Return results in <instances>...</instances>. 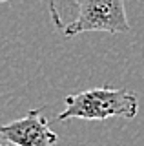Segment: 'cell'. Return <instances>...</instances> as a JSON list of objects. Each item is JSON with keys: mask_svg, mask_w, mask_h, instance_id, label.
<instances>
[{"mask_svg": "<svg viewBox=\"0 0 144 146\" xmlns=\"http://www.w3.org/2000/svg\"><path fill=\"white\" fill-rule=\"evenodd\" d=\"M89 31L128 33L129 22L124 0H79V15L62 31L64 36H77Z\"/></svg>", "mask_w": 144, "mask_h": 146, "instance_id": "cell-2", "label": "cell"}, {"mask_svg": "<svg viewBox=\"0 0 144 146\" xmlns=\"http://www.w3.org/2000/svg\"><path fill=\"white\" fill-rule=\"evenodd\" d=\"M0 2H9V0H0Z\"/></svg>", "mask_w": 144, "mask_h": 146, "instance_id": "cell-5", "label": "cell"}, {"mask_svg": "<svg viewBox=\"0 0 144 146\" xmlns=\"http://www.w3.org/2000/svg\"><path fill=\"white\" fill-rule=\"evenodd\" d=\"M66 110L58 113V121L84 119L104 121L110 117L133 119L139 111V99L126 88H91L66 97Z\"/></svg>", "mask_w": 144, "mask_h": 146, "instance_id": "cell-1", "label": "cell"}, {"mask_svg": "<svg viewBox=\"0 0 144 146\" xmlns=\"http://www.w3.org/2000/svg\"><path fill=\"white\" fill-rule=\"evenodd\" d=\"M48 6L51 20L58 31H64L66 26L71 24L79 15V0H49Z\"/></svg>", "mask_w": 144, "mask_h": 146, "instance_id": "cell-4", "label": "cell"}, {"mask_svg": "<svg viewBox=\"0 0 144 146\" xmlns=\"http://www.w3.org/2000/svg\"><path fill=\"white\" fill-rule=\"evenodd\" d=\"M0 135L13 146H57L58 137L49 128L46 115L33 110L22 119L0 126Z\"/></svg>", "mask_w": 144, "mask_h": 146, "instance_id": "cell-3", "label": "cell"}, {"mask_svg": "<svg viewBox=\"0 0 144 146\" xmlns=\"http://www.w3.org/2000/svg\"><path fill=\"white\" fill-rule=\"evenodd\" d=\"M0 146H9V144H0Z\"/></svg>", "mask_w": 144, "mask_h": 146, "instance_id": "cell-6", "label": "cell"}]
</instances>
